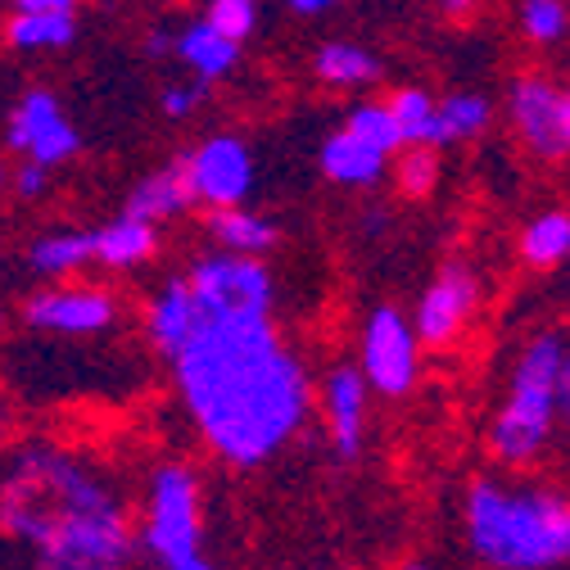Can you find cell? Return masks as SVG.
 <instances>
[{"instance_id": "1", "label": "cell", "mask_w": 570, "mask_h": 570, "mask_svg": "<svg viewBox=\"0 0 570 570\" xmlns=\"http://www.w3.org/2000/svg\"><path fill=\"white\" fill-rule=\"evenodd\" d=\"M181 281L190 322L168 353L181 403L223 462L263 466L304 431L313 407L299 353L272 326V272L249 254H208Z\"/></svg>"}, {"instance_id": "2", "label": "cell", "mask_w": 570, "mask_h": 570, "mask_svg": "<svg viewBox=\"0 0 570 570\" xmlns=\"http://www.w3.org/2000/svg\"><path fill=\"white\" fill-rule=\"evenodd\" d=\"M0 530L37 552L32 570H122L136 548L114 489L50 444H28L0 475Z\"/></svg>"}, {"instance_id": "3", "label": "cell", "mask_w": 570, "mask_h": 570, "mask_svg": "<svg viewBox=\"0 0 570 570\" xmlns=\"http://www.w3.org/2000/svg\"><path fill=\"white\" fill-rule=\"evenodd\" d=\"M466 543L489 570L570 566V498L475 480L466 489Z\"/></svg>"}, {"instance_id": "4", "label": "cell", "mask_w": 570, "mask_h": 570, "mask_svg": "<svg viewBox=\"0 0 570 570\" xmlns=\"http://www.w3.org/2000/svg\"><path fill=\"white\" fill-rule=\"evenodd\" d=\"M561 358H566V340L557 331H543L521 348V358L512 367V385H508V403L498 407L489 425V453L503 466H530L548 449L557 425Z\"/></svg>"}, {"instance_id": "5", "label": "cell", "mask_w": 570, "mask_h": 570, "mask_svg": "<svg viewBox=\"0 0 570 570\" xmlns=\"http://www.w3.org/2000/svg\"><path fill=\"white\" fill-rule=\"evenodd\" d=\"M146 552L173 570L190 557H199V480L181 462H164L150 480V508L146 530H140Z\"/></svg>"}, {"instance_id": "6", "label": "cell", "mask_w": 570, "mask_h": 570, "mask_svg": "<svg viewBox=\"0 0 570 570\" xmlns=\"http://www.w3.org/2000/svg\"><path fill=\"white\" fill-rule=\"evenodd\" d=\"M358 372H363L367 390H376L381 399H403L416 385L421 340H416L412 322L394 304L372 308V317L363 326V363H358Z\"/></svg>"}, {"instance_id": "7", "label": "cell", "mask_w": 570, "mask_h": 570, "mask_svg": "<svg viewBox=\"0 0 570 570\" xmlns=\"http://www.w3.org/2000/svg\"><path fill=\"white\" fill-rule=\"evenodd\" d=\"M475 308H480V276L466 263H444L440 276L425 285L416 317H412V331L425 348H449V344L462 340Z\"/></svg>"}, {"instance_id": "8", "label": "cell", "mask_w": 570, "mask_h": 570, "mask_svg": "<svg viewBox=\"0 0 570 570\" xmlns=\"http://www.w3.org/2000/svg\"><path fill=\"white\" fill-rule=\"evenodd\" d=\"M195 204L208 208H236L254 190V155L240 136H208L204 146L181 159Z\"/></svg>"}, {"instance_id": "9", "label": "cell", "mask_w": 570, "mask_h": 570, "mask_svg": "<svg viewBox=\"0 0 570 570\" xmlns=\"http://www.w3.org/2000/svg\"><path fill=\"white\" fill-rule=\"evenodd\" d=\"M561 91L557 82L539 78V73H525L512 82L508 91V118L517 127V136L525 140V150L534 159H570V136H566V114H561Z\"/></svg>"}, {"instance_id": "10", "label": "cell", "mask_w": 570, "mask_h": 570, "mask_svg": "<svg viewBox=\"0 0 570 570\" xmlns=\"http://www.w3.org/2000/svg\"><path fill=\"white\" fill-rule=\"evenodd\" d=\"M10 146L19 155H28V164L55 168V164L78 155V131H73V122L63 118L55 96L28 91L19 100V109H14V118H10Z\"/></svg>"}, {"instance_id": "11", "label": "cell", "mask_w": 570, "mask_h": 570, "mask_svg": "<svg viewBox=\"0 0 570 570\" xmlns=\"http://www.w3.org/2000/svg\"><path fill=\"white\" fill-rule=\"evenodd\" d=\"M367 381L358 367H331L322 385V407L331 425V444L340 462H358L363 458V435H367Z\"/></svg>"}, {"instance_id": "12", "label": "cell", "mask_w": 570, "mask_h": 570, "mask_svg": "<svg viewBox=\"0 0 570 570\" xmlns=\"http://www.w3.org/2000/svg\"><path fill=\"white\" fill-rule=\"evenodd\" d=\"M23 317H28V326L50 331V335H96V331L114 326L118 304H114V295L82 285V291H46V295L28 299Z\"/></svg>"}, {"instance_id": "13", "label": "cell", "mask_w": 570, "mask_h": 570, "mask_svg": "<svg viewBox=\"0 0 570 570\" xmlns=\"http://www.w3.org/2000/svg\"><path fill=\"white\" fill-rule=\"evenodd\" d=\"M313 73H317V82H326L335 91H367V87H376L385 78V63L367 46L326 41L313 55Z\"/></svg>"}, {"instance_id": "14", "label": "cell", "mask_w": 570, "mask_h": 570, "mask_svg": "<svg viewBox=\"0 0 570 570\" xmlns=\"http://www.w3.org/2000/svg\"><path fill=\"white\" fill-rule=\"evenodd\" d=\"M390 168V155L372 150L367 140L358 136H348L344 127L326 136V146H322V173L335 181V186H376Z\"/></svg>"}, {"instance_id": "15", "label": "cell", "mask_w": 570, "mask_h": 570, "mask_svg": "<svg viewBox=\"0 0 570 570\" xmlns=\"http://www.w3.org/2000/svg\"><path fill=\"white\" fill-rule=\"evenodd\" d=\"M195 204L190 195V181H186V168L181 164H168L159 173H150L131 195H127V218H140V223H159V218H173V213H186Z\"/></svg>"}, {"instance_id": "16", "label": "cell", "mask_w": 570, "mask_h": 570, "mask_svg": "<svg viewBox=\"0 0 570 570\" xmlns=\"http://www.w3.org/2000/svg\"><path fill=\"white\" fill-rule=\"evenodd\" d=\"M208 232H213V240L223 245V254H249V258L267 254V249L281 240L276 223L263 218V213H254V208H245V204H236V208H213Z\"/></svg>"}, {"instance_id": "17", "label": "cell", "mask_w": 570, "mask_h": 570, "mask_svg": "<svg viewBox=\"0 0 570 570\" xmlns=\"http://www.w3.org/2000/svg\"><path fill=\"white\" fill-rule=\"evenodd\" d=\"M91 245H96V263L105 267H136L146 263L155 249H159V232L155 223H140V218H114L109 227L91 232Z\"/></svg>"}, {"instance_id": "18", "label": "cell", "mask_w": 570, "mask_h": 570, "mask_svg": "<svg viewBox=\"0 0 570 570\" xmlns=\"http://www.w3.org/2000/svg\"><path fill=\"white\" fill-rule=\"evenodd\" d=\"M489 122H493V105L475 91H453V96L435 100V150L484 136Z\"/></svg>"}, {"instance_id": "19", "label": "cell", "mask_w": 570, "mask_h": 570, "mask_svg": "<svg viewBox=\"0 0 570 570\" xmlns=\"http://www.w3.org/2000/svg\"><path fill=\"white\" fill-rule=\"evenodd\" d=\"M177 55H181V63L195 68L199 82H218V78H227L232 68H236L240 46L227 41V37H218V32H213V28L199 19V23L181 28V37H177Z\"/></svg>"}, {"instance_id": "20", "label": "cell", "mask_w": 570, "mask_h": 570, "mask_svg": "<svg viewBox=\"0 0 570 570\" xmlns=\"http://www.w3.org/2000/svg\"><path fill=\"white\" fill-rule=\"evenodd\" d=\"M521 258L530 267H561L570 258V208H548L521 232Z\"/></svg>"}, {"instance_id": "21", "label": "cell", "mask_w": 570, "mask_h": 570, "mask_svg": "<svg viewBox=\"0 0 570 570\" xmlns=\"http://www.w3.org/2000/svg\"><path fill=\"white\" fill-rule=\"evenodd\" d=\"M82 263H96L91 232H55L32 245V272H41V276H63Z\"/></svg>"}, {"instance_id": "22", "label": "cell", "mask_w": 570, "mask_h": 570, "mask_svg": "<svg viewBox=\"0 0 570 570\" xmlns=\"http://www.w3.org/2000/svg\"><path fill=\"white\" fill-rule=\"evenodd\" d=\"M394 127L403 146H435V96L421 87H403L390 100Z\"/></svg>"}, {"instance_id": "23", "label": "cell", "mask_w": 570, "mask_h": 570, "mask_svg": "<svg viewBox=\"0 0 570 570\" xmlns=\"http://www.w3.org/2000/svg\"><path fill=\"white\" fill-rule=\"evenodd\" d=\"M344 131L358 136V140H367V146L381 150V155H399V150H403L399 127H394V114H390V105H381V100H358V105H353V109L344 114Z\"/></svg>"}, {"instance_id": "24", "label": "cell", "mask_w": 570, "mask_h": 570, "mask_svg": "<svg viewBox=\"0 0 570 570\" xmlns=\"http://www.w3.org/2000/svg\"><path fill=\"white\" fill-rule=\"evenodd\" d=\"M78 32L73 14H14L10 19V46L19 50H59Z\"/></svg>"}, {"instance_id": "25", "label": "cell", "mask_w": 570, "mask_h": 570, "mask_svg": "<svg viewBox=\"0 0 570 570\" xmlns=\"http://www.w3.org/2000/svg\"><path fill=\"white\" fill-rule=\"evenodd\" d=\"M394 181L407 199H425L440 181V150L435 146H403L394 164Z\"/></svg>"}, {"instance_id": "26", "label": "cell", "mask_w": 570, "mask_h": 570, "mask_svg": "<svg viewBox=\"0 0 570 570\" xmlns=\"http://www.w3.org/2000/svg\"><path fill=\"white\" fill-rule=\"evenodd\" d=\"M570 28L566 0H521V32L534 46H557Z\"/></svg>"}, {"instance_id": "27", "label": "cell", "mask_w": 570, "mask_h": 570, "mask_svg": "<svg viewBox=\"0 0 570 570\" xmlns=\"http://www.w3.org/2000/svg\"><path fill=\"white\" fill-rule=\"evenodd\" d=\"M204 23L218 32V37H227V41L240 46L258 28V0H208Z\"/></svg>"}, {"instance_id": "28", "label": "cell", "mask_w": 570, "mask_h": 570, "mask_svg": "<svg viewBox=\"0 0 570 570\" xmlns=\"http://www.w3.org/2000/svg\"><path fill=\"white\" fill-rule=\"evenodd\" d=\"M204 91H208V82H173V87L164 91V114H168V118H190L195 105L204 100Z\"/></svg>"}, {"instance_id": "29", "label": "cell", "mask_w": 570, "mask_h": 570, "mask_svg": "<svg viewBox=\"0 0 570 570\" xmlns=\"http://www.w3.org/2000/svg\"><path fill=\"white\" fill-rule=\"evenodd\" d=\"M557 421H566V431H570V348H566L561 376H557Z\"/></svg>"}, {"instance_id": "30", "label": "cell", "mask_w": 570, "mask_h": 570, "mask_svg": "<svg viewBox=\"0 0 570 570\" xmlns=\"http://www.w3.org/2000/svg\"><path fill=\"white\" fill-rule=\"evenodd\" d=\"M46 173H50V168H41V164H23V168H19V195L37 199V195L46 190Z\"/></svg>"}, {"instance_id": "31", "label": "cell", "mask_w": 570, "mask_h": 570, "mask_svg": "<svg viewBox=\"0 0 570 570\" xmlns=\"http://www.w3.org/2000/svg\"><path fill=\"white\" fill-rule=\"evenodd\" d=\"M23 14H73V0H14Z\"/></svg>"}, {"instance_id": "32", "label": "cell", "mask_w": 570, "mask_h": 570, "mask_svg": "<svg viewBox=\"0 0 570 570\" xmlns=\"http://www.w3.org/2000/svg\"><path fill=\"white\" fill-rule=\"evenodd\" d=\"M440 10H444V19L462 23V19H471V14H475V0H440Z\"/></svg>"}, {"instance_id": "33", "label": "cell", "mask_w": 570, "mask_h": 570, "mask_svg": "<svg viewBox=\"0 0 570 570\" xmlns=\"http://www.w3.org/2000/svg\"><path fill=\"white\" fill-rule=\"evenodd\" d=\"M331 6H340V0H291L295 14H322V10H331Z\"/></svg>"}, {"instance_id": "34", "label": "cell", "mask_w": 570, "mask_h": 570, "mask_svg": "<svg viewBox=\"0 0 570 570\" xmlns=\"http://www.w3.org/2000/svg\"><path fill=\"white\" fill-rule=\"evenodd\" d=\"M173 570H218V566H213L208 557H190V561H181V566H173Z\"/></svg>"}, {"instance_id": "35", "label": "cell", "mask_w": 570, "mask_h": 570, "mask_svg": "<svg viewBox=\"0 0 570 570\" xmlns=\"http://www.w3.org/2000/svg\"><path fill=\"white\" fill-rule=\"evenodd\" d=\"M561 114H566V136H570V91H561Z\"/></svg>"}, {"instance_id": "36", "label": "cell", "mask_w": 570, "mask_h": 570, "mask_svg": "<svg viewBox=\"0 0 570 570\" xmlns=\"http://www.w3.org/2000/svg\"><path fill=\"white\" fill-rule=\"evenodd\" d=\"M399 570H431V566H425V561H407V566H399Z\"/></svg>"}, {"instance_id": "37", "label": "cell", "mask_w": 570, "mask_h": 570, "mask_svg": "<svg viewBox=\"0 0 570 570\" xmlns=\"http://www.w3.org/2000/svg\"><path fill=\"white\" fill-rule=\"evenodd\" d=\"M0 181H6V168H0Z\"/></svg>"}]
</instances>
